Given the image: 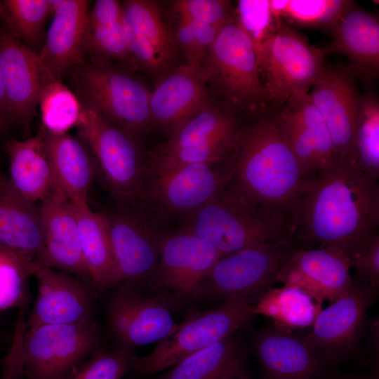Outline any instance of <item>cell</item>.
I'll return each instance as SVG.
<instances>
[{
	"label": "cell",
	"mask_w": 379,
	"mask_h": 379,
	"mask_svg": "<svg viewBox=\"0 0 379 379\" xmlns=\"http://www.w3.org/2000/svg\"><path fill=\"white\" fill-rule=\"evenodd\" d=\"M290 218L296 241L338 251L350 262L378 234V180L357 162L336 161L307 182Z\"/></svg>",
	"instance_id": "1"
},
{
	"label": "cell",
	"mask_w": 379,
	"mask_h": 379,
	"mask_svg": "<svg viewBox=\"0 0 379 379\" xmlns=\"http://www.w3.org/2000/svg\"><path fill=\"white\" fill-rule=\"evenodd\" d=\"M229 164L226 190L289 217L308 182L281 133L274 112L240 126Z\"/></svg>",
	"instance_id": "2"
},
{
	"label": "cell",
	"mask_w": 379,
	"mask_h": 379,
	"mask_svg": "<svg viewBox=\"0 0 379 379\" xmlns=\"http://www.w3.org/2000/svg\"><path fill=\"white\" fill-rule=\"evenodd\" d=\"M230 178L229 159L213 164L157 166L147 163L133 208L161 232L162 225L171 221L180 225L220 194Z\"/></svg>",
	"instance_id": "3"
},
{
	"label": "cell",
	"mask_w": 379,
	"mask_h": 379,
	"mask_svg": "<svg viewBox=\"0 0 379 379\" xmlns=\"http://www.w3.org/2000/svg\"><path fill=\"white\" fill-rule=\"evenodd\" d=\"M175 230L197 236L222 255L258 244L295 241L288 215L249 203L226 189Z\"/></svg>",
	"instance_id": "4"
},
{
	"label": "cell",
	"mask_w": 379,
	"mask_h": 379,
	"mask_svg": "<svg viewBox=\"0 0 379 379\" xmlns=\"http://www.w3.org/2000/svg\"><path fill=\"white\" fill-rule=\"evenodd\" d=\"M100 343L95 321L25 328L4 361L2 379H62Z\"/></svg>",
	"instance_id": "5"
},
{
	"label": "cell",
	"mask_w": 379,
	"mask_h": 379,
	"mask_svg": "<svg viewBox=\"0 0 379 379\" xmlns=\"http://www.w3.org/2000/svg\"><path fill=\"white\" fill-rule=\"evenodd\" d=\"M255 55L265 95L273 112L290 98L308 93L326 67L321 49L279 18Z\"/></svg>",
	"instance_id": "6"
},
{
	"label": "cell",
	"mask_w": 379,
	"mask_h": 379,
	"mask_svg": "<svg viewBox=\"0 0 379 379\" xmlns=\"http://www.w3.org/2000/svg\"><path fill=\"white\" fill-rule=\"evenodd\" d=\"M76 126L114 201L133 206L147 166L135 137L84 102Z\"/></svg>",
	"instance_id": "7"
},
{
	"label": "cell",
	"mask_w": 379,
	"mask_h": 379,
	"mask_svg": "<svg viewBox=\"0 0 379 379\" xmlns=\"http://www.w3.org/2000/svg\"><path fill=\"white\" fill-rule=\"evenodd\" d=\"M213 82L233 111L258 118L270 111L261 83L257 58L249 37L235 14L222 26L213 42L204 65Z\"/></svg>",
	"instance_id": "8"
},
{
	"label": "cell",
	"mask_w": 379,
	"mask_h": 379,
	"mask_svg": "<svg viewBox=\"0 0 379 379\" xmlns=\"http://www.w3.org/2000/svg\"><path fill=\"white\" fill-rule=\"evenodd\" d=\"M75 70L74 81L84 103L135 137L152 126L151 93L136 78L102 60L81 62Z\"/></svg>",
	"instance_id": "9"
},
{
	"label": "cell",
	"mask_w": 379,
	"mask_h": 379,
	"mask_svg": "<svg viewBox=\"0 0 379 379\" xmlns=\"http://www.w3.org/2000/svg\"><path fill=\"white\" fill-rule=\"evenodd\" d=\"M249 298H232L218 307L195 312L170 335L158 342L147 356H136L132 371L151 376L170 368L187 357L232 335L253 315Z\"/></svg>",
	"instance_id": "10"
},
{
	"label": "cell",
	"mask_w": 379,
	"mask_h": 379,
	"mask_svg": "<svg viewBox=\"0 0 379 379\" xmlns=\"http://www.w3.org/2000/svg\"><path fill=\"white\" fill-rule=\"evenodd\" d=\"M285 239L223 255L201 285L195 299L246 298L277 282L281 269L299 249Z\"/></svg>",
	"instance_id": "11"
},
{
	"label": "cell",
	"mask_w": 379,
	"mask_h": 379,
	"mask_svg": "<svg viewBox=\"0 0 379 379\" xmlns=\"http://www.w3.org/2000/svg\"><path fill=\"white\" fill-rule=\"evenodd\" d=\"M222 256L214 247L190 232L178 230L164 232L158 267L149 285L157 298L171 306L194 300Z\"/></svg>",
	"instance_id": "12"
},
{
	"label": "cell",
	"mask_w": 379,
	"mask_h": 379,
	"mask_svg": "<svg viewBox=\"0 0 379 379\" xmlns=\"http://www.w3.org/2000/svg\"><path fill=\"white\" fill-rule=\"evenodd\" d=\"M114 201L102 213L120 284L139 288L154 277L162 233L133 207Z\"/></svg>",
	"instance_id": "13"
},
{
	"label": "cell",
	"mask_w": 379,
	"mask_h": 379,
	"mask_svg": "<svg viewBox=\"0 0 379 379\" xmlns=\"http://www.w3.org/2000/svg\"><path fill=\"white\" fill-rule=\"evenodd\" d=\"M111 289L105 310L117 347L134 352L159 342L178 326L171 314L172 306L164 300L145 298L139 288L126 284Z\"/></svg>",
	"instance_id": "14"
},
{
	"label": "cell",
	"mask_w": 379,
	"mask_h": 379,
	"mask_svg": "<svg viewBox=\"0 0 379 379\" xmlns=\"http://www.w3.org/2000/svg\"><path fill=\"white\" fill-rule=\"evenodd\" d=\"M309 96L322 117L336 161L357 162L355 132L361 95L348 65L326 66Z\"/></svg>",
	"instance_id": "15"
},
{
	"label": "cell",
	"mask_w": 379,
	"mask_h": 379,
	"mask_svg": "<svg viewBox=\"0 0 379 379\" xmlns=\"http://www.w3.org/2000/svg\"><path fill=\"white\" fill-rule=\"evenodd\" d=\"M30 274L36 280L37 293L25 328L95 321L97 291L91 282L36 264Z\"/></svg>",
	"instance_id": "16"
},
{
	"label": "cell",
	"mask_w": 379,
	"mask_h": 379,
	"mask_svg": "<svg viewBox=\"0 0 379 379\" xmlns=\"http://www.w3.org/2000/svg\"><path fill=\"white\" fill-rule=\"evenodd\" d=\"M0 66L12 121L28 129L44 88L56 81L39 54L0 27Z\"/></svg>",
	"instance_id": "17"
},
{
	"label": "cell",
	"mask_w": 379,
	"mask_h": 379,
	"mask_svg": "<svg viewBox=\"0 0 379 379\" xmlns=\"http://www.w3.org/2000/svg\"><path fill=\"white\" fill-rule=\"evenodd\" d=\"M275 116L307 180L336 161L329 131L309 93L290 98Z\"/></svg>",
	"instance_id": "18"
},
{
	"label": "cell",
	"mask_w": 379,
	"mask_h": 379,
	"mask_svg": "<svg viewBox=\"0 0 379 379\" xmlns=\"http://www.w3.org/2000/svg\"><path fill=\"white\" fill-rule=\"evenodd\" d=\"M375 293L367 285L354 282L347 294L321 310L312 331L302 340L319 357L331 362L347 355L358 342Z\"/></svg>",
	"instance_id": "19"
},
{
	"label": "cell",
	"mask_w": 379,
	"mask_h": 379,
	"mask_svg": "<svg viewBox=\"0 0 379 379\" xmlns=\"http://www.w3.org/2000/svg\"><path fill=\"white\" fill-rule=\"evenodd\" d=\"M39 210L43 244L34 264L73 274L91 283L83 259L74 203L55 185L41 202Z\"/></svg>",
	"instance_id": "20"
},
{
	"label": "cell",
	"mask_w": 379,
	"mask_h": 379,
	"mask_svg": "<svg viewBox=\"0 0 379 379\" xmlns=\"http://www.w3.org/2000/svg\"><path fill=\"white\" fill-rule=\"evenodd\" d=\"M348 258L340 252L319 246L301 247L281 269L277 281L296 286L316 302H333L347 294L354 281Z\"/></svg>",
	"instance_id": "21"
},
{
	"label": "cell",
	"mask_w": 379,
	"mask_h": 379,
	"mask_svg": "<svg viewBox=\"0 0 379 379\" xmlns=\"http://www.w3.org/2000/svg\"><path fill=\"white\" fill-rule=\"evenodd\" d=\"M331 34L332 41L320 48L323 56L345 55L356 78L369 86L374 83L379 74L378 15L360 8L352 1Z\"/></svg>",
	"instance_id": "22"
},
{
	"label": "cell",
	"mask_w": 379,
	"mask_h": 379,
	"mask_svg": "<svg viewBox=\"0 0 379 379\" xmlns=\"http://www.w3.org/2000/svg\"><path fill=\"white\" fill-rule=\"evenodd\" d=\"M53 18L39 56L53 77L60 81L81 63L90 1L50 0Z\"/></svg>",
	"instance_id": "23"
},
{
	"label": "cell",
	"mask_w": 379,
	"mask_h": 379,
	"mask_svg": "<svg viewBox=\"0 0 379 379\" xmlns=\"http://www.w3.org/2000/svg\"><path fill=\"white\" fill-rule=\"evenodd\" d=\"M39 206L18 194L0 173V249L30 268L41 250Z\"/></svg>",
	"instance_id": "24"
},
{
	"label": "cell",
	"mask_w": 379,
	"mask_h": 379,
	"mask_svg": "<svg viewBox=\"0 0 379 379\" xmlns=\"http://www.w3.org/2000/svg\"><path fill=\"white\" fill-rule=\"evenodd\" d=\"M121 6L131 56L149 70L166 67L175 47L157 5L150 1L128 0Z\"/></svg>",
	"instance_id": "25"
},
{
	"label": "cell",
	"mask_w": 379,
	"mask_h": 379,
	"mask_svg": "<svg viewBox=\"0 0 379 379\" xmlns=\"http://www.w3.org/2000/svg\"><path fill=\"white\" fill-rule=\"evenodd\" d=\"M210 78L204 65L188 63L164 79L150 94L152 125L172 128L197 112L208 102Z\"/></svg>",
	"instance_id": "26"
},
{
	"label": "cell",
	"mask_w": 379,
	"mask_h": 379,
	"mask_svg": "<svg viewBox=\"0 0 379 379\" xmlns=\"http://www.w3.org/2000/svg\"><path fill=\"white\" fill-rule=\"evenodd\" d=\"M55 185L74 204L88 203L96 167L85 143L67 133L54 135L40 128Z\"/></svg>",
	"instance_id": "27"
},
{
	"label": "cell",
	"mask_w": 379,
	"mask_h": 379,
	"mask_svg": "<svg viewBox=\"0 0 379 379\" xmlns=\"http://www.w3.org/2000/svg\"><path fill=\"white\" fill-rule=\"evenodd\" d=\"M9 159V182L27 200L42 202L55 187L49 158L40 132L25 140L6 144Z\"/></svg>",
	"instance_id": "28"
},
{
	"label": "cell",
	"mask_w": 379,
	"mask_h": 379,
	"mask_svg": "<svg viewBox=\"0 0 379 379\" xmlns=\"http://www.w3.org/2000/svg\"><path fill=\"white\" fill-rule=\"evenodd\" d=\"M255 348L271 379H311L321 368L320 357L302 338L284 332L261 334L256 339Z\"/></svg>",
	"instance_id": "29"
},
{
	"label": "cell",
	"mask_w": 379,
	"mask_h": 379,
	"mask_svg": "<svg viewBox=\"0 0 379 379\" xmlns=\"http://www.w3.org/2000/svg\"><path fill=\"white\" fill-rule=\"evenodd\" d=\"M78 220L84 262L97 292L120 284L107 226L102 211H92L88 204H74Z\"/></svg>",
	"instance_id": "30"
},
{
	"label": "cell",
	"mask_w": 379,
	"mask_h": 379,
	"mask_svg": "<svg viewBox=\"0 0 379 379\" xmlns=\"http://www.w3.org/2000/svg\"><path fill=\"white\" fill-rule=\"evenodd\" d=\"M239 128L233 111L227 106L208 102L172 128L169 139L155 152L208 145L236 135Z\"/></svg>",
	"instance_id": "31"
},
{
	"label": "cell",
	"mask_w": 379,
	"mask_h": 379,
	"mask_svg": "<svg viewBox=\"0 0 379 379\" xmlns=\"http://www.w3.org/2000/svg\"><path fill=\"white\" fill-rule=\"evenodd\" d=\"M171 368L154 379H222L245 372L240 347L232 335Z\"/></svg>",
	"instance_id": "32"
},
{
	"label": "cell",
	"mask_w": 379,
	"mask_h": 379,
	"mask_svg": "<svg viewBox=\"0 0 379 379\" xmlns=\"http://www.w3.org/2000/svg\"><path fill=\"white\" fill-rule=\"evenodd\" d=\"M321 310V304L302 289L284 285L264 293L251 313L271 318L280 328H296L312 326Z\"/></svg>",
	"instance_id": "33"
},
{
	"label": "cell",
	"mask_w": 379,
	"mask_h": 379,
	"mask_svg": "<svg viewBox=\"0 0 379 379\" xmlns=\"http://www.w3.org/2000/svg\"><path fill=\"white\" fill-rule=\"evenodd\" d=\"M357 164L367 175L379 178V99L369 87L361 95L355 132Z\"/></svg>",
	"instance_id": "34"
},
{
	"label": "cell",
	"mask_w": 379,
	"mask_h": 379,
	"mask_svg": "<svg viewBox=\"0 0 379 379\" xmlns=\"http://www.w3.org/2000/svg\"><path fill=\"white\" fill-rule=\"evenodd\" d=\"M39 104L43 128L54 135H63L76 126L81 105L60 81L48 84L40 94Z\"/></svg>",
	"instance_id": "35"
},
{
	"label": "cell",
	"mask_w": 379,
	"mask_h": 379,
	"mask_svg": "<svg viewBox=\"0 0 379 379\" xmlns=\"http://www.w3.org/2000/svg\"><path fill=\"white\" fill-rule=\"evenodd\" d=\"M352 1L287 0L281 16L302 27L331 34Z\"/></svg>",
	"instance_id": "36"
},
{
	"label": "cell",
	"mask_w": 379,
	"mask_h": 379,
	"mask_svg": "<svg viewBox=\"0 0 379 379\" xmlns=\"http://www.w3.org/2000/svg\"><path fill=\"white\" fill-rule=\"evenodd\" d=\"M136 355L134 352L117 347L100 350L62 379H123L132 371Z\"/></svg>",
	"instance_id": "37"
},
{
	"label": "cell",
	"mask_w": 379,
	"mask_h": 379,
	"mask_svg": "<svg viewBox=\"0 0 379 379\" xmlns=\"http://www.w3.org/2000/svg\"><path fill=\"white\" fill-rule=\"evenodd\" d=\"M4 4L13 32L25 41L35 43L48 14L52 13L50 0H6Z\"/></svg>",
	"instance_id": "38"
},
{
	"label": "cell",
	"mask_w": 379,
	"mask_h": 379,
	"mask_svg": "<svg viewBox=\"0 0 379 379\" xmlns=\"http://www.w3.org/2000/svg\"><path fill=\"white\" fill-rule=\"evenodd\" d=\"M83 51L91 54L94 60L107 62L108 59L126 60L129 51L122 18L111 25L94 29H86Z\"/></svg>",
	"instance_id": "39"
},
{
	"label": "cell",
	"mask_w": 379,
	"mask_h": 379,
	"mask_svg": "<svg viewBox=\"0 0 379 379\" xmlns=\"http://www.w3.org/2000/svg\"><path fill=\"white\" fill-rule=\"evenodd\" d=\"M237 4L236 18L256 53L272 32L277 18L271 13L269 0H240Z\"/></svg>",
	"instance_id": "40"
},
{
	"label": "cell",
	"mask_w": 379,
	"mask_h": 379,
	"mask_svg": "<svg viewBox=\"0 0 379 379\" xmlns=\"http://www.w3.org/2000/svg\"><path fill=\"white\" fill-rule=\"evenodd\" d=\"M29 275L28 266L0 249V312L22 305Z\"/></svg>",
	"instance_id": "41"
},
{
	"label": "cell",
	"mask_w": 379,
	"mask_h": 379,
	"mask_svg": "<svg viewBox=\"0 0 379 379\" xmlns=\"http://www.w3.org/2000/svg\"><path fill=\"white\" fill-rule=\"evenodd\" d=\"M173 9L182 20L219 29L230 21L235 14L230 2L224 0L176 1Z\"/></svg>",
	"instance_id": "42"
},
{
	"label": "cell",
	"mask_w": 379,
	"mask_h": 379,
	"mask_svg": "<svg viewBox=\"0 0 379 379\" xmlns=\"http://www.w3.org/2000/svg\"><path fill=\"white\" fill-rule=\"evenodd\" d=\"M350 263V267L354 266L356 270L358 281L376 291L379 286V234H376L366 248Z\"/></svg>",
	"instance_id": "43"
},
{
	"label": "cell",
	"mask_w": 379,
	"mask_h": 379,
	"mask_svg": "<svg viewBox=\"0 0 379 379\" xmlns=\"http://www.w3.org/2000/svg\"><path fill=\"white\" fill-rule=\"evenodd\" d=\"M121 3L116 0H98L88 12L86 29L111 25L122 18Z\"/></svg>",
	"instance_id": "44"
},
{
	"label": "cell",
	"mask_w": 379,
	"mask_h": 379,
	"mask_svg": "<svg viewBox=\"0 0 379 379\" xmlns=\"http://www.w3.org/2000/svg\"><path fill=\"white\" fill-rule=\"evenodd\" d=\"M175 36L191 64L204 65L205 62L198 49L192 24L180 19Z\"/></svg>",
	"instance_id": "45"
},
{
	"label": "cell",
	"mask_w": 379,
	"mask_h": 379,
	"mask_svg": "<svg viewBox=\"0 0 379 379\" xmlns=\"http://www.w3.org/2000/svg\"><path fill=\"white\" fill-rule=\"evenodd\" d=\"M11 122L0 66V133L5 131Z\"/></svg>",
	"instance_id": "46"
},
{
	"label": "cell",
	"mask_w": 379,
	"mask_h": 379,
	"mask_svg": "<svg viewBox=\"0 0 379 379\" xmlns=\"http://www.w3.org/2000/svg\"><path fill=\"white\" fill-rule=\"evenodd\" d=\"M222 379H248V378L246 375L245 372H244V373H239V374L230 375V376L223 378Z\"/></svg>",
	"instance_id": "47"
},
{
	"label": "cell",
	"mask_w": 379,
	"mask_h": 379,
	"mask_svg": "<svg viewBox=\"0 0 379 379\" xmlns=\"http://www.w3.org/2000/svg\"><path fill=\"white\" fill-rule=\"evenodd\" d=\"M4 2L0 1V18H7V15H5V10L3 8Z\"/></svg>",
	"instance_id": "48"
},
{
	"label": "cell",
	"mask_w": 379,
	"mask_h": 379,
	"mask_svg": "<svg viewBox=\"0 0 379 379\" xmlns=\"http://www.w3.org/2000/svg\"><path fill=\"white\" fill-rule=\"evenodd\" d=\"M346 379H359V378H346Z\"/></svg>",
	"instance_id": "49"
}]
</instances>
